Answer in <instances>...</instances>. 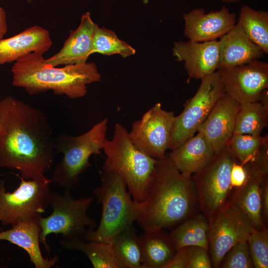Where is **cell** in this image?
Here are the masks:
<instances>
[{
  "instance_id": "4dcf8cb0",
  "label": "cell",
  "mask_w": 268,
  "mask_h": 268,
  "mask_svg": "<svg viewBox=\"0 0 268 268\" xmlns=\"http://www.w3.org/2000/svg\"><path fill=\"white\" fill-rule=\"evenodd\" d=\"M254 268H268V229H255L248 239Z\"/></svg>"
},
{
  "instance_id": "e575fe53",
  "label": "cell",
  "mask_w": 268,
  "mask_h": 268,
  "mask_svg": "<svg viewBox=\"0 0 268 268\" xmlns=\"http://www.w3.org/2000/svg\"><path fill=\"white\" fill-rule=\"evenodd\" d=\"M261 215L264 223L267 227L268 223V176L264 178L261 189Z\"/></svg>"
},
{
  "instance_id": "74e56055",
  "label": "cell",
  "mask_w": 268,
  "mask_h": 268,
  "mask_svg": "<svg viewBox=\"0 0 268 268\" xmlns=\"http://www.w3.org/2000/svg\"><path fill=\"white\" fill-rule=\"evenodd\" d=\"M259 102L264 106V107L268 110V88L265 89L262 92Z\"/></svg>"
},
{
  "instance_id": "ba28073f",
  "label": "cell",
  "mask_w": 268,
  "mask_h": 268,
  "mask_svg": "<svg viewBox=\"0 0 268 268\" xmlns=\"http://www.w3.org/2000/svg\"><path fill=\"white\" fill-rule=\"evenodd\" d=\"M235 161L236 158L227 146L215 153L204 168L191 176L199 209L209 223L230 201L233 195L230 173Z\"/></svg>"
},
{
  "instance_id": "4fadbf2b",
  "label": "cell",
  "mask_w": 268,
  "mask_h": 268,
  "mask_svg": "<svg viewBox=\"0 0 268 268\" xmlns=\"http://www.w3.org/2000/svg\"><path fill=\"white\" fill-rule=\"evenodd\" d=\"M225 93L240 104L259 101L268 87V64L256 60L241 66L219 68Z\"/></svg>"
},
{
  "instance_id": "3957f363",
  "label": "cell",
  "mask_w": 268,
  "mask_h": 268,
  "mask_svg": "<svg viewBox=\"0 0 268 268\" xmlns=\"http://www.w3.org/2000/svg\"><path fill=\"white\" fill-rule=\"evenodd\" d=\"M11 72L12 85L23 88L30 95L51 90L56 95H65L70 99L84 96L87 85L101 79L93 63L58 67L46 64L43 55L37 53H30L16 61Z\"/></svg>"
},
{
  "instance_id": "7c38bea8",
  "label": "cell",
  "mask_w": 268,
  "mask_h": 268,
  "mask_svg": "<svg viewBox=\"0 0 268 268\" xmlns=\"http://www.w3.org/2000/svg\"><path fill=\"white\" fill-rule=\"evenodd\" d=\"M174 112L162 108L160 103L146 112L133 123L129 135L134 144L146 154L162 159L169 149L175 119Z\"/></svg>"
},
{
  "instance_id": "1f68e13d",
  "label": "cell",
  "mask_w": 268,
  "mask_h": 268,
  "mask_svg": "<svg viewBox=\"0 0 268 268\" xmlns=\"http://www.w3.org/2000/svg\"><path fill=\"white\" fill-rule=\"evenodd\" d=\"M219 268H254L250 254L248 241L240 242L231 248L223 257Z\"/></svg>"
},
{
  "instance_id": "603a6c76",
  "label": "cell",
  "mask_w": 268,
  "mask_h": 268,
  "mask_svg": "<svg viewBox=\"0 0 268 268\" xmlns=\"http://www.w3.org/2000/svg\"><path fill=\"white\" fill-rule=\"evenodd\" d=\"M138 237L144 268H165L177 252L170 234L164 229H153Z\"/></svg>"
},
{
  "instance_id": "cb8c5ba5",
  "label": "cell",
  "mask_w": 268,
  "mask_h": 268,
  "mask_svg": "<svg viewBox=\"0 0 268 268\" xmlns=\"http://www.w3.org/2000/svg\"><path fill=\"white\" fill-rule=\"evenodd\" d=\"M208 226L205 216L197 213L173 228L170 235L177 251L184 247L198 246L208 251Z\"/></svg>"
},
{
  "instance_id": "5b68a950",
  "label": "cell",
  "mask_w": 268,
  "mask_h": 268,
  "mask_svg": "<svg viewBox=\"0 0 268 268\" xmlns=\"http://www.w3.org/2000/svg\"><path fill=\"white\" fill-rule=\"evenodd\" d=\"M102 212L96 229H88L83 240L111 243L119 233L133 226L139 215V202L132 199L123 179L103 171L101 184L93 191Z\"/></svg>"
},
{
  "instance_id": "b9f144b4",
  "label": "cell",
  "mask_w": 268,
  "mask_h": 268,
  "mask_svg": "<svg viewBox=\"0 0 268 268\" xmlns=\"http://www.w3.org/2000/svg\"></svg>"
},
{
  "instance_id": "8fae6325",
  "label": "cell",
  "mask_w": 268,
  "mask_h": 268,
  "mask_svg": "<svg viewBox=\"0 0 268 268\" xmlns=\"http://www.w3.org/2000/svg\"><path fill=\"white\" fill-rule=\"evenodd\" d=\"M255 229L244 212L229 202L209 223L208 253L212 268H219L230 249L238 243L247 241Z\"/></svg>"
},
{
  "instance_id": "277c9868",
  "label": "cell",
  "mask_w": 268,
  "mask_h": 268,
  "mask_svg": "<svg viewBox=\"0 0 268 268\" xmlns=\"http://www.w3.org/2000/svg\"><path fill=\"white\" fill-rule=\"evenodd\" d=\"M103 150L106 158L103 171L119 175L133 199L141 202L145 198L154 177L158 159L139 150L129 132L120 123L114 126L113 137L106 139Z\"/></svg>"
},
{
  "instance_id": "60d3db41",
  "label": "cell",
  "mask_w": 268,
  "mask_h": 268,
  "mask_svg": "<svg viewBox=\"0 0 268 268\" xmlns=\"http://www.w3.org/2000/svg\"><path fill=\"white\" fill-rule=\"evenodd\" d=\"M0 138H1V134H0Z\"/></svg>"
},
{
  "instance_id": "d590c367",
  "label": "cell",
  "mask_w": 268,
  "mask_h": 268,
  "mask_svg": "<svg viewBox=\"0 0 268 268\" xmlns=\"http://www.w3.org/2000/svg\"><path fill=\"white\" fill-rule=\"evenodd\" d=\"M165 268H188L187 247L178 249Z\"/></svg>"
},
{
  "instance_id": "8992f818",
  "label": "cell",
  "mask_w": 268,
  "mask_h": 268,
  "mask_svg": "<svg viewBox=\"0 0 268 268\" xmlns=\"http://www.w3.org/2000/svg\"><path fill=\"white\" fill-rule=\"evenodd\" d=\"M108 120L104 118L78 136L60 134L55 140V152L63 154L53 173L52 181L65 190L77 184L80 175L90 167L89 158L100 154L106 138Z\"/></svg>"
},
{
  "instance_id": "5bb4252c",
  "label": "cell",
  "mask_w": 268,
  "mask_h": 268,
  "mask_svg": "<svg viewBox=\"0 0 268 268\" xmlns=\"http://www.w3.org/2000/svg\"><path fill=\"white\" fill-rule=\"evenodd\" d=\"M184 34L189 40L201 42L216 40L229 31L236 24V14L223 6L218 11L205 13L195 8L184 14Z\"/></svg>"
},
{
  "instance_id": "7a4b0ae2",
  "label": "cell",
  "mask_w": 268,
  "mask_h": 268,
  "mask_svg": "<svg viewBox=\"0 0 268 268\" xmlns=\"http://www.w3.org/2000/svg\"><path fill=\"white\" fill-rule=\"evenodd\" d=\"M198 207L197 193L191 177L179 172L166 154L158 159L146 196L139 202L136 221L144 231L172 229L197 214Z\"/></svg>"
},
{
  "instance_id": "8d00e7d4",
  "label": "cell",
  "mask_w": 268,
  "mask_h": 268,
  "mask_svg": "<svg viewBox=\"0 0 268 268\" xmlns=\"http://www.w3.org/2000/svg\"><path fill=\"white\" fill-rule=\"evenodd\" d=\"M7 31L6 16L5 10L0 6V39L3 38Z\"/></svg>"
},
{
  "instance_id": "d6986e66",
  "label": "cell",
  "mask_w": 268,
  "mask_h": 268,
  "mask_svg": "<svg viewBox=\"0 0 268 268\" xmlns=\"http://www.w3.org/2000/svg\"><path fill=\"white\" fill-rule=\"evenodd\" d=\"M52 45L49 31L38 25L0 39V65L16 61L31 53L43 55Z\"/></svg>"
},
{
  "instance_id": "d6a6232c",
  "label": "cell",
  "mask_w": 268,
  "mask_h": 268,
  "mask_svg": "<svg viewBox=\"0 0 268 268\" xmlns=\"http://www.w3.org/2000/svg\"><path fill=\"white\" fill-rule=\"evenodd\" d=\"M188 268H211L208 251L198 246L187 247Z\"/></svg>"
},
{
  "instance_id": "f1b7e54d",
  "label": "cell",
  "mask_w": 268,
  "mask_h": 268,
  "mask_svg": "<svg viewBox=\"0 0 268 268\" xmlns=\"http://www.w3.org/2000/svg\"><path fill=\"white\" fill-rule=\"evenodd\" d=\"M95 53L106 56L119 54L126 58L134 55L135 50L120 40L114 31L97 25L92 42V53Z\"/></svg>"
},
{
  "instance_id": "484cf974",
  "label": "cell",
  "mask_w": 268,
  "mask_h": 268,
  "mask_svg": "<svg viewBox=\"0 0 268 268\" xmlns=\"http://www.w3.org/2000/svg\"><path fill=\"white\" fill-rule=\"evenodd\" d=\"M60 243L67 250L77 251L85 254L94 268H118L111 243L85 241L78 238L62 239Z\"/></svg>"
},
{
  "instance_id": "f546056e",
  "label": "cell",
  "mask_w": 268,
  "mask_h": 268,
  "mask_svg": "<svg viewBox=\"0 0 268 268\" xmlns=\"http://www.w3.org/2000/svg\"><path fill=\"white\" fill-rule=\"evenodd\" d=\"M268 141V135L233 134L227 146L239 163L244 166L256 160L261 146Z\"/></svg>"
},
{
  "instance_id": "ac0fdd59",
  "label": "cell",
  "mask_w": 268,
  "mask_h": 268,
  "mask_svg": "<svg viewBox=\"0 0 268 268\" xmlns=\"http://www.w3.org/2000/svg\"><path fill=\"white\" fill-rule=\"evenodd\" d=\"M218 69L249 63L263 56L264 52L247 36L238 22L218 41Z\"/></svg>"
},
{
  "instance_id": "52a82bcc",
  "label": "cell",
  "mask_w": 268,
  "mask_h": 268,
  "mask_svg": "<svg viewBox=\"0 0 268 268\" xmlns=\"http://www.w3.org/2000/svg\"><path fill=\"white\" fill-rule=\"evenodd\" d=\"M93 200L91 197L75 199L71 195L70 190H65L63 194L51 192L49 205L53 211L49 216L39 218L40 243L49 254L50 248L46 240L48 235L61 234L64 239H83L88 230L86 227L88 229L97 227V221L87 214Z\"/></svg>"
},
{
  "instance_id": "d4e9b609",
  "label": "cell",
  "mask_w": 268,
  "mask_h": 268,
  "mask_svg": "<svg viewBox=\"0 0 268 268\" xmlns=\"http://www.w3.org/2000/svg\"><path fill=\"white\" fill-rule=\"evenodd\" d=\"M111 245L118 268H144L139 237L133 225L116 236Z\"/></svg>"
},
{
  "instance_id": "83f0119b",
  "label": "cell",
  "mask_w": 268,
  "mask_h": 268,
  "mask_svg": "<svg viewBox=\"0 0 268 268\" xmlns=\"http://www.w3.org/2000/svg\"><path fill=\"white\" fill-rule=\"evenodd\" d=\"M268 122V110L260 102L240 104L233 134L261 135Z\"/></svg>"
},
{
  "instance_id": "4316f807",
  "label": "cell",
  "mask_w": 268,
  "mask_h": 268,
  "mask_svg": "<svg viewBox=\"0 0 268 268\" xmlns=\"http://www.w3.org/2000/svg\"><path fill=\"white\" fill-rule=\"evenodd\" d=\"M238 22L249 39L268 54V12L243 5Z\"/></svg>"
},
{
  "instance_id": "7402d4cb",
  "label": "cell",
  "mask_w": 268,
  "mask_h": 268,
  "mask_svg": "<svg viewBox=\"0 0 268 268\" xmlns=\"http://www.w3.org/2000/svg\"><path fill=\"white\" fill-rule=\"evenodd\" d=\"M215 153L203 136L198 133L168 154L171 161L183 175L191 177L204 168Z\"/></svg>"
},
{
  "instance_id": "f35d334b",
  "label": "cell",
  "mask_w": 268,
  "mask_h": 268,
  "mask_svg": "<svg viewBox=\"0 0 268 268\" xmlns=\"http://www.w3.org/2000/svg\"><path fill=\"white\" fill-rule=\"evenodd\" d=\"M226 2H236L240 1L241 0H220Z\"/></svg>"
},
{
  "instance_id": "836d02e7",
  "label": "cell",
  "mask_w": 268,
  "mask_h": 268,
  "mask_svg": "<svg viewBox=\"0 0 268 268\" xmlns=\"http://www.w3.org/2000/svg\"><path fill=\"white\" fill-rule=\"evenodd\" d=\"M248 175L246 165H242L237 161L234 162L232 166L230 173V183L232 188L236 189L244 184Z\"/></svg>"
},
{
  "instance_id": "7bdbcfd3",
  "label": "cell",
  "mask_w": 268,
  "mask_h": 268,
  "mask_svg": "<svg viewBox=\"0 0 268 268\" xmlns=\"http://www.w3.org/2000/svg\"></svg>"
},
{
  "instance_id": "ffe728a7",
  "label": "cell",
  "mask_w": 268,
  "mask_h": 268,
  "mask_svg": "<svg viewBox=\"0 0 268 268\" xmlns=\"http://www.w3.org/2000/svg\"><path fill=\"white\" fill-rule=\"evenodd\" d=\"M248 175L242 187L234 189L230 203L236 205L247 216L256 229L267 227L261 215V189L265 173L255 163L246 165Z\"/></svg>"
},
{
  "instance_id": "9c48e42d",
  "label": "cell",
  "mask_w": 268,
  "mask_h": 268,
  "mask_svg": "<svg viewBox=\"0 0 268 268\" xmlns=\"http://www.w3.org/2000/svg\"><path fill=\"white\" fill-rule=\"evenodd\" d=\"M20 180L13 192L6 191L5 180L0 179V222L11 227L27 220L39 219L49 205L52 179L45 176Z\"/></svg>"
},
{
  "instance_id": "ab89813d",
  "label": "cell",
  "mask_w": 268,
  "mask_h": 268,
  "mask_svg": "<svg viewBox=\"0 0 268 268\" xmlns=\"http://www.w3.org/2000/svg\"><path fill=\"white\" fill-rule=\"evenodd\" d=\"M26 0L29 3H31L32 2V0Z\"/></svg>"
},
{
  "instance_id": "6da1fadb",
  "label": "cell",
  "mask_w": 268,
  "mask_h": 268,
  "mask_svg": "<svg viewBox=\"0 0 268 268\" xmlns=\"http://www.w3.org/2000/svg\"><path fill=\"white\" fill-rule=\"evenodd\" d=\"M0 168L26 180L45 177L55 154L53 129L41 110L9 95L0 101Z\"/></svg>"
},
{
  "instance_id": "44dd1931",
  "label": "cell",
  "mask_w": 268,
  "mask_h": 268,
  "mask_svg": "<svg viewBox=\"0 0 268 268\" xmlns=\"http://www.w3.org/2000/svg\"><path fill=\"white\" fill-rule=\"evenodd\" d=\"M41 228L39 219L20 222L8 230L0 232V240H5L25 250L35 268H51L59 257L44 258L40 248Z\"/></svg>"
},
{
  "instance_id": "2e32d148",
  "label": "cell",
  "mask_w": 268,
  "mask_h": 268,
  "mask_svg": "<svg viewBox=\"0 0 268 268\" xmlns=\"http://www.w3.org/2000/svg\"><path fill=\"white\" fill-rule=\"evenodd\" d=\"M172 51L177 61L184 62L190 78L201 79L218 69V41L175 42Z\"/></svg>"
},
{
  "instance_id": "30bf717a",
  "label": "cell",
  "mask_w": 268,
  "mask_h": 268,
  "mask_svg": "<svg viewBox=\"0 0 268 268\" xmlns=\"http://www.w3.org/2000/svg\"><path fill=\"white\" fill-rule=\"evenodd\" d=\"M195 95L184 104L183 111L175 117L169 149L174 150L198 132L218 100L225 93L218 72L201 79Z\"/></svg>"
},
{
  "instance_id": "9a60e30c",
  "label": "cell",
  "mask_w": 268,
  "mask_h": 268,
  "mask_svg": "<svg viewBox=\"0 0 268 268\" xmlns=\"http://www.w3.org/2000/svg\"><path fill=\"white\" fill-rule=\"evenodd\" d=\"M240 104L225 93L217 102L197 133L201 134L217 153L226 147L232 136Z\"/></svg>"
},
{
  "instance_id": "e0dca14e",
  "label": "cell",
  "mask_w": 268,
  "mask_h": 268,
  "mask_svg": "<svg viewBox=\"0 0 268 268\" xmlns=\"http://www.w3.org/2000/svg\"><path fill=\"white\" fill-rule=\"evenodd\" d=\"M90 13L86 12L81 18L80 23L70 35L62 49L53 56L45 59L46 64L57 67L62 65L85 63L92 54V42L96 27Z\"/></svg>"
}]
</instances>
